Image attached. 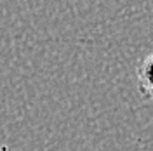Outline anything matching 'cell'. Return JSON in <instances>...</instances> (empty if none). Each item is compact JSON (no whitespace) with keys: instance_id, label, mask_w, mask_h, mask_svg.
Masks as SVG:
<instances>
[{"instance_id":"6da1fadb","label":"cell","mask_w":153,"mask_h":151,"mask_svg":"<svg viewBox=\"0 0 153 151\" xmlns=\"http://www.w3.org/2000/svg\"><path fill=\"white\" fill-rule=\"evenodd\" d=\"M136 80H137V92L146 103H153V52L137 63L136 66Z\"/></svg>"}]
</instances>
